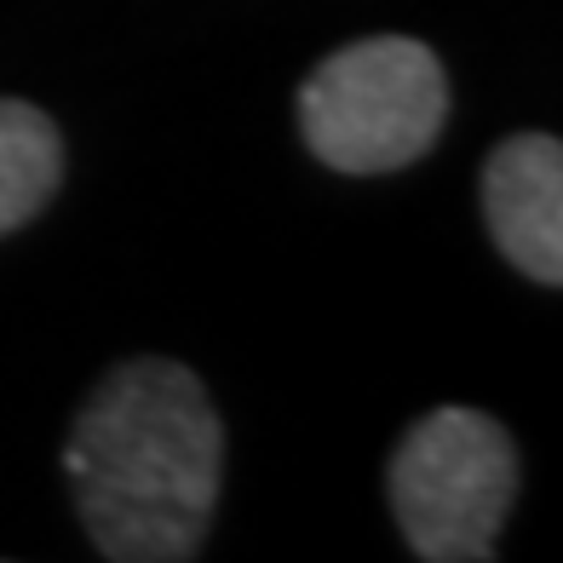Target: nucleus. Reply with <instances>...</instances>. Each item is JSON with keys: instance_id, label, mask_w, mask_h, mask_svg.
Here are the masks:
<instances>
[{"instance_id": "obj_1", "label": "nucleus", "mask_w": 563, "mask_h": 563, "mask_svg": "<svg viewBox=\"0 0 563 563\" xmlns=\"http://www.w3.org/2000/svg\"><path fill=\"white\" fill-rule=\"evenodd\" d=\"M64 472L110 563H190L224 477L219 408L185 363L126 356L75 415Z\"/></svg>"}, {"instance_id": "obj_2", "label": "nucleus", "mask_w": 563, "mask_h": 563, "mask_svg": "<svg viewBox=\"0 0 563 563\" xmlns=\"http://www.w3.org/2000/svg\"><path fill=\"white\" fill-rule=\"evenodd\" d=\"M449 121V75L426 41L368 35L322 58L299 87L311 156L334 173H397L438 144Z\"/></svg>"}, {"instance_id": "obj_3", "label": "nucleus", "mask_w": 563, "mask_h": 563, "mask_svg": "<svg viewBox=\"0 0 563 563\" xmlns=\"http://www.w3.org/2000/svg\"><path fill=\"white\" fill-rule=\"evenodd\" d=\"M518 500V449L483 408H431L391 454V518L426 563H489Z\"/></svg>"}, {"instance_id": "obj_4", "label": "nucleus", "mask_w": 563, "mask_h": 563, "mask_svg": "<svg viewBox=\"0 0 563 563\" xmlns=\"http://www.w3.org/2000/svg\"><path fill=\"white\" fill-rule=\"evenodd\" d=\"M483 219L500 253L529 282H563V144L552 133H518L483 162Z\"/></svg>"}, {"instance_id": "obj_5", "label": "nucleus", "mask_w": 563, "mask_h": 563, "mask_svg": "<svg viewBox=\"0 0 563 563\" xmlns=\"http://www.w3.org/2000/svg\"><path fill=\"white\" fill-rule=\"evenodd\" d=\"M64 178V139L53 115L23 98H0V236L30 224Z\"/></svg>"}]
</instances>
